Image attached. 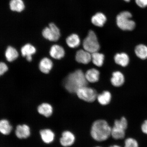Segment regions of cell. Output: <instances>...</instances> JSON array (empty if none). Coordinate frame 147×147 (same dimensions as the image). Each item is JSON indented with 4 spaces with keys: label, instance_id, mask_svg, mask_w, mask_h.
<instances>
[{
    "label": "cell",
    "instance_id": "ac0fdd59",
    "mask_svg": "<svg viewBox=\"0 0 147 147\" xmlns=\"http://www.w3.org/2000/svg\"><path fill=\"white\" fill-rule=\"evenodd\" d=\"M114 59L116 63L123 67L127 66L129 62V58L127 55L125 53L117 54Z\"/></svg>",
    "mask_w": 147,
    "mask_h": 147
},
{
    "label": "cell",
    "instance_id": "e575fe53",
    "mask_svg": "<svg viewBox=\"0 0 147 147\" xmlns=\"http://www.w3.org/2000/svg\"><path fill=\"white\" fill-rule=\"evenodd\" d=\"M100 147V146H97V147Z\"/></svg>",
    "mask_w": 147,
    "mask_h": 147
},
{
    "label": "cell",
    "instance_id": "9a60e30c",
    "mask_svg": "<svg viewBox=\"0 0 147 147\" xmlns=\"http://www.w3.org/2000/svg\"><path fill=\"white\" fill-rule=\"evenodd\" d=\"M53 65V62L51 60L48 58H45L40 62L39 68L42 73L48 74L52 69Z\"/></svg>",
    "mask_w": 147,
    "mask_h": 147
},
{
    "label": "cell",
    "instance_id": "cb8c5ba5",
    "mask_svg": "<svg viewBox=\"0 0 147 147\" xmlns=\"http://www.w3.org/2000/svg\"><path fill=\"white\" fill-rule=\"evenodd\" d=\"M92 60L93 63L98 67H100L103 64L104 56L103 54L97 52L91 54Z\"/></svg>",
    "mask_w": 147,
    "mask_h": 147
},
{
    "label": "cell",
    "instance_id": "30bf717a",
    "mask_svg": "<svg viewBox=\"0 0 147 147\" xmlns=\"http://www.w3.org/2000/svg\"><path fill=\"white\" fill-rule=\"evenodd\" d=\"M9 6L12 12L21 13L24 10L25 5L23 0H10Z\"/></svg>",
    "mask_w": 147,
    "mask_h": 147
},
{
    "label": "cell",
    "instance_id": "9c48e42d",
    "mask_svg": "<svg viewBox=\"0 0 147 147\" xmlns=\"http://www.w3.org/2000/svg\"><path fill=\"white\" fill-rule=\"evenodd\" d=\"M40 134L42 140L46 144H50L54 141L55 135L52 130L45 129L41 130Z\"/></svg>",
    "mask_w": 147,
    "mask_h": 147
},
{
    "label": "cell",
    "instance_id": "ffe728a7",
    "mask_svg": "<svg viewBox=\"0 0 147 147\" xmlns=\"http://www.w3.org/2000/svg\"><path fill=\"white\" fill-rule=\"evenodd\" d=\"M80 38L76 34L71 35L66 39V43L68 46L72 48L78 47L80 45Z\"/></svg>",
    "mask_w": 147,
    "mask_h": 147
},
{
    "label": "cell",
    "instance_id": "7402d4cb",
    "mask_svg": "<svg viewBox=\"0 0 147 147\" xmlns=\"http://www.w3.org/2000/svg\"><path fill=\"white\" fill-rule=\"evenodd\" d=\"M18 56V51L14 48L9 46L5 52V56L8 61L12 62L16 60Z\"/></svg>",
    "mask_w": 147,
    "mask_h": 147
},
{
    "label": "cell",
    "instance_id": "44dd1931",
    "mask_svg": "<svg viewBox=\"0 0 147 147\" xmlns=\"http://www.w3.org/2000/svg\"><path fill=\"white\" fill-rule=\"evenodd\" d=\"M12 127L8 120L3 119L0 122V131L3 135H8L11 133Z\"/></svg>",
    "mask_w": 147,
    "mask_h": 147
},
{
    "label": "cell",
    "instance_id": "5b68a950",
    "mask_svg": "<svg viewBox=\"0 0 147 147\" xmlns=\"http://www.w3.org/2000/svg\"><path fill=\"white\" fill-rule=\"evenodd\" d=\"M78 97L81 100L88 102H92L97 98L96 92L93 88L87 86L79 89L76 92Z\"/></svg>",
    "mask_w": 147,
    "mask_h": 147
},
{
    "label": "cell",
    "instance_id": "4fadbf2b",
    "mask_svg": "<svg viewBox=\"0 0 147 147\" xmlns=\"http://www.w3.org/2000/svg\"><path fill=\"white\" fill-rule=\"evenodd\" d=\"M44 37L50 41H56L59 39L60 36L55 33L48 26L44 28L42 32Z\"/></svg>",
    "mask_w": 147,
    "mask_h": 147
},
{
    "label": "cell",
    "instance_id": "4dcf8cb0",
    "mask_svg": "<svg viewBox=\"0 0 147 147\" xmlns=\"http://www.w3.org/2000/svg\"><path fill=\"white\" fill-rule=\"evenodd\" d=\"M141 129L143 133L147 135V120L145 121L142 125Z\"/></svg>",
    "mask_w": 147,
    "mask_h": 147
},
{
    "label": "cell",
    "instance_id": "52a82bcc",
    "mask_svg": "<svg viewBox=\"0 0 147 147\" xmlns=\"http://www.w3.org/2000/svg\"><path fill=\"white\" fill-rule=\"evenodd\" d=\"M75 58L79 63L87 64L92 60V55L87 51L80 49L77 51Z\"/></svg>",
    "mask_w": 147,
    "mask_h": 147
},
{
    "label": "cell",
    "instance_id": "d6986e66",
    "mask_svg": "<svg viewBox=\"0 0 147 147\" xmlns=\"http://www.w3.org/2000/svg\"><path fill=\"white\" fill-rule=\"evenodd\" d=\"M97 99L100 104L102 105H107L111 101V95L109 92L104 91L100 94L97 95Z\"/></svg>",
    "mask_w": 147,
    "mask_h": 147
},
{
    "label": "cell",
    "instance_id": "83f0119b",
    "mask_svg": "<svg viewBox=\"0 0 147 147\" xmlns=\"http://www.w3.org/2000/svg\"><path fill=\"white\" fill-rule=\"evenodd\" d=\"M125 147H138V144L136 140L129 138L125 141Z\"/></svg>",
    "mask_w": 147,
    "mask_h": 147
},
{
    "label": "cell",
    "instance_id": "f1b7e54d",
    "mask_svg": "<svg viewBox=\"0 0 147 147\" xmlns=\"http://www.w3.org/2000/svg\"><path fill=\"white\" fill-rule=\"evenodd\" d=\"M8 70V67L4 62H1L0 64V75H2L4 74Z\"/></svg>",
    "mask_w": 147,
    "mask_h": 147
},
{
    "label": "cell",
    "instance_id": "8992f818",
    "mask_svg": "<svg viewBox=\"0 0 147 147\" xmlns=\"http://www.w3.org/2000/svg\"><path fill=\"white\" fill-rule=\"evenodd\" d=\"M75 140L74 134L69 131H65L62 134L60 139V144L64 147L70 146L74 143Z\"/></svg>",
    "mask_w": 147,
    "mask_h": 147
},
{
    "label": "cell",
    "instance_id": "1f68e13d",
    "mask_svg": "<svg viewBox=\"0 0 147 147\" xmlns=\"http://www.w3.org/2000/svg\"><path fill=\"white\" fill-rule=\"evenodd\" d=\"M26 59L29 62H30L32 61V56H29L26 57Z\"/></svg>",
    "mask_w": 147,
    "mask_h": 147
},
{
    "label": "cell",
    "instance_id": "7c38bea8",
    "mask_svg": "<svg viewBox=\"0 0 147 147\" xmlns=\"http://www.w3.org/2000/svg\"><path fill=\"white\" fill-rule=\"evenodd\" d=\"M38 111L40 115L46 117H49L52 115L53 108L50 104L43 103L38 106Z\"/></svg>",
    "mask_w": 147,
    "mask_h": 147
},
{
    "label": "cell",
    "instance_id": "8fae6325",
    "mask_svg": "<svg viewBox=\"0 0 147 147\" xmlns=\"http://www.w3.org/2000/svg\"><path fill=\"white\" fill-rule=\"evenodd\" d=\"M49 54L52 58L60 59L63 57L65 55V51L61 46L55 45L51 47Z\"/></svg>",
    "mask_w": 147,
    "mask_h": 147
},
{
    "label": "cell",
    "instance_id": "d6a6232c",
    "mask_svg": "<svg viewBox=\"0 0 147 147\" xmlns=\"http://www.w3.org/2000/svg\"><path fill=\"white\" fill-rule=\"evenodd\" d=\"M110 147H121L120 146H117V145H114V146H111Z\"/></svg>",
    "mask_w": 147,
    "mask_h": 147
},
{
    "label": "cell",
    "instance_id": "277c9868",
    "mask_svg": "<svg viewBox=\"0 0 147 147\" xmlns=\"http://www.w3.org/2000/svg\"><path fill=\"white\" fill-rule=\"evenodd\" d=\"M83 46L84 50L91 54L97 52L100 50V44L96 35L93 31H89L87 36L84 40Z\"/></svg>",
    "mask_w": 147,
    "mask_h": 147
},
{
    "label": "cell",
    "instance_id": "2e32d148",
    "mask_svg": "<svg viewBox=\"0 0 147 147\" xmlns=\"http://www.w3.org/2000/svg\"><path fill=\"white\" fill-rule=\"evenodd\" d=\"M107 18L105 15L101 13H97L92 17L91 22L96 26L102 27L105 23Z\"/></svg>",
    "mask_w": 147,
    "mask_h": 147
},
{
    "label": "cell",
    "instance_id": "d4e9b609",
    "mask_svg": "<svg viewBox=\"0 0 147 147\" xmlns=\"http://www.w3.org/2000/svg\"><path fill=\"white\" fill-rule=\"evenodd\" d=\"M135 52L137 56L141 59L147 58V47L146 46L143 45L137 46L135 49Z\"/></svg>",
    "mask_w": 147,
    "mask_h": 147
},
{
    "label": "cell",
    "instance_id": "5bb4252c",
    "mask_svg": "<svg viewBox=\"0 0 147 147\" xmlns=\"http://www.w3.org/2000/svg\"><path fill=\"white\" fill-rule=\"evenodd\" d=\"M124 81V75L120 71H116L113 73L111 82L113 86L116 87H120L123 84Z\"/></svg>",
    "mask_w": 147,
    "mask_h": 147
},
{
    "label": "cell",
    "instance_id": "4316f807",
    "mask_svg": "<svg viewBox=\"0 0 147 147\" xmlns=\"http://www.w3.org/2000/svg\"><path fill=\"white\" fill-rule=\"evenodd\" d=\"M114 125L118 126L125 130L127 127V120L125 117H122L120 119L115 121Z\"/></svg>",
    "mask_w": 147,
    "mask_h": 147
},
{
    "label": "cell",
    "instance_id": "836d02e7",
    "mask_svg": "<svg viewBox=\"0 0 147 147\" xmlns=\"http://www.w3.org/2000/svg\"><path fill=\"white\" fill-rule=\"evenodd\" d=\"M124 1L127 2H129L130 1V0H124Z\"/></svg>",
    "mask_w": 147,
    "mask_h": 147
},
{
    "label": "cell",
    "instance_id": "484cf974",
    "mask_svg": "<svg viewBox=\"0 0 147 147\" xmlns=\"http://www.w3.org/2000/svg\"><path fill=\"white\" fill-rule=\"evenodd\" d=\"M21 52L23 57L32 56L36 52V49L34 46L27 44L22 48Z\"/></svg>",
    "mask_w": 147,
    "mask_h": 147
},
{
    "label": "cell",
    "instance_id": "f546056e",
    "mask_svg": "<svg viewBox=\"0 0 147 147\" xmlns=\"http://www.w3.org/2000/svg\"><path fill=\"white\" fill-rule=\"evenodd\" d=\"M136 3L141 8L147 7V0H135Z\"/></svg>",
    "mask_w": 147,
    "mask_h": 147
},
{
    "label": "cell",
    "instance_id": "3957f363",
    "mask_svg": "<svg viewBox=\"0 0 147 147\" xmlns=\"http://www.w3.org/2000/svg\"><path fill=\"white\" fill-rule=\"evenodd\" d=\"M132 14L127 11H124L119 13L117 17V26L123 30L131 31L136 26L135 22L130 20Z\"/></svg>",
    "mask_w": 147,
    "mask_h": 147
},
{
    "label": "cell",
    "instance_id": "603a6c76",
    "mask_svg": "<svg viewBox=\"0 0 147 147\" xmlns=\"http://www.w3.org/2000/svg\"><path fill=\"white\" fill-rule=\"evenodd\" d=\"M125 130L123 129L114 125L111 129V135L115 139H122L125 135Z\"/></svg>",
    "mask_w": 147,
    "mask_h": 147
},
{
    "label": "cell",
    "instance_id": "ba28073f",
    "mask_svg": "<svg viewBox=\"0 0 147 147\" xmlns=\"http://www.w3.org/2000/svg\"><path fill=\"white\" fill-rule=\"evenodd\" d=\"M15 134L16 137L18 138H27L30 136V128L27 125H18L16 127Z\"/></svg>",
    "mask_w": 147,
    "mask_h": 147
},
{
    "label": "cell",
    "instance_id": "7a4b0ae2",
    "mask_svg": "<svg viewBox=\"0 0 147 147\" xmlns=\"http://www.w3.org/2000/svg\"><path fill=\"white\" fill-rule=\"evenodd\" d=\"M111 129L106 121L102 119L96 120L92 125L91 136L97 141H105L111 135Z\"/></svg>",
    "mask_w": 147,
    "mask_h": 147
},
{
    "label": "cell",
    "instance_id": "6da1fadb",
    "mask_svg": "<svg viewBox=\"0 0 147 147\" xmlns=\"http://www.w3.org/2000/svg\"><path fill=\"white\" fill-rule=\"evenodd\" d=\"M87 84L85 75L80 69L70 74L64 82L65 89L71 93H76L79 89L87 86Z\"/></svg>",
    "mask_w": 147,
    "mask_h": 147
},
{
    "label": "cell",
    "instance_id": "e0dca14e",
    "mask_svg": "<svg viewBox=\"0 0 147 147\" xmlns=\"http://www.w3.org/2000/svg\"><path fill=\"white\" fill-rule=\"evenodd\" d=\"M100 72L95 69H90L86 73L85 77L88 82L91 83L96 82L99 80Z\"/></svg>",
    "mask_w": 147,
    "mask_h": 147
}]
</instances>
